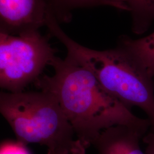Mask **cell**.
I'll return each instance as SVG.
<instances>
[{"mask_svg":"<svg viewBox=\"0 0 154 154\" xmlns=\"http://www.w3.org/2000/svg\"><path fill=\"white\" fill-rule=\"evenodd\" d=\"M50 66L54 74L41 75L35 85L55 97L78 139L86 149L111 127H128L144 135L148 132L151 127L149 119L134 114L72 56L67 54L64 59L55 57Z\"/></svg>","mask_w":154,"mask_h":154,"instance_id":"obj_1","label":"cell"},{"mask_svg":"<svg viewBox=\"0 0 154 154\" xmlns=\"http://www.w3.org/2000/svg\"><path fill=\"white\" fill-rule=\"evenodd\" d=\"M46 26L72 56L94 74L105 90L128 108L143 111L154 130V83L143 67L121 46L97 50L83 46L69 37L55 17Z\"/></svg>","mask_w":154,"mask_h":154,"instance_id":"obj_2","label":"cell"},{"mask_svg":"<svg viewBox=\"0 0 154 154\" xmlns=\"http://www.w3.org/2000/svg\"><path fill=\"white\" fill-rule=\"evenodd\" d=\"M0 112L20 143L45 146L48 154H86V148L51 94L2 92Z\"/></svg>","mask_w":154,"mask_h":154,"instance_id":"obj_3","label":"cell"},{"mask_svg":"<svg viewBox=\"0 0 154 154\" xmlns=\"http://www.w3.org/2000/svg\"><path fill=\"white\" fill-rule=\"evenodd\" d=\"M55 50L39 30L18 35L0 32V86L10 93L35 82L54 59Z\"/></svg>","mask_w":154,"mask_h":154,"instance_id":"obj_4","label":"cell"},{"mask_svg":"<svg viewBox=\"0 0 154 154\" xmlns=\"http://www.w3.org/2000/svg\"><path fill=\"white\" fill-rule=\"evenodd\" d=\"M49 11L47 0H0V32L39 30L46 26Z\"/></svg>","mask_w":154,"mask_h":154,"instance_id":"obj_5","label":"cell"},{"mask_svg":"<svg viewBox=\"0 0 154 154\" xmlns=\"http://www.w3.org/2000/svg\"><path fill=\"white\" fill-rule=\"evenodd\" d=\"M142 66L149 77L154 78V32L138 39H124L120 46Z\"/></svg>","mask_w":154,"mask_h":154,"instance_id":"obj_6","label":"cell"},{"mask_svg":"<svg viewBox=\"0 0 154 154\" xmlns=\"http://www.w3.org/2000/svg\"><path fill=\"white\" fill-rule=\"evenodd\" d=\"M121 126L111 127L100 134L93 144L98 154H126L122 143Z\"/></svg>","mask_w":154,"mask_h":154,"instance_id":"obj_7","label":"cell"},{"mask_svg":"<svg viewBox=\"0 0 154 154\" xmlns=\"http://www.w3.org/2000/svg\"><path fill=\"white\" fill-rule=\"evenodd\" d=\"M50 11L58 22H66L71 18L72 11L100 5L99 0H47Z\"/></svg>","mask_w":154,"mask_h":154,"instance_id":"obj_8","label":"cell"},{"mask_svg":"<svg viewBox=\"0 0 154 154\" xmlns=\"http://www.w3.org/2000/svg\"><path fill=\"white\" fill-rule=\"evenodd\" d=\"M100 5L132 11L136 15L154 17V0H99Z\"/></svg>","mask_w":154,"mask_h":154,"instance_id":"obj_9","label":"cell"},{"mask_svg":"<svg viewBox=\"0 0 154 154\" xmlns=\"http://www.w3.org/2000/svg\"><path fill=\"white\" fill-rule=\"evenodd\" d=\"M26 145L17 142H6L1 146L0 154H30Z\"/></svg>","mask_w":154,"mask_h":154,"instance_id":"obj_10","label":"cell"},{"mask_svg":"<svg viewBox=\"0 0 154 154\" xmlns=\"http://www.w3.org/2000/svg\"><path fill=\"white\" fill-rule=\"evenodd\" d=\"M146 144L145 152L146 154H154V130L151 129L142 139Z\"/></svg>","mask_w":154,"mask_h":154,"instance_id":"obj_11","label":"cell"}]
</instances>
